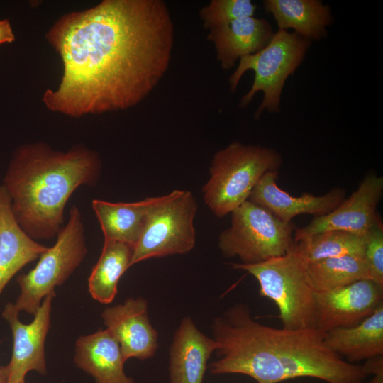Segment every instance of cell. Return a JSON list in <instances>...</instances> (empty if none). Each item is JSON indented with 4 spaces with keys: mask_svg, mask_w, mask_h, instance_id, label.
<instances>
[{
    "mask_svg": "<svg viewBox=\"0 0 383 383\" xmlns=\"http://www.w3.org/2000/svg\"><path fill=\"white\" fill-rule=\"evenodd\" d=\"M87 252L84 227L79 208L70 210L67 223L57 235V240L40 256L36 266L17 277L20 294L13 304L19 313L35 315L41 301L62 284L77 269Z\"/></svg>",
    "mask_w": 383,
    "mask_h": 383,
    "instance_id": "obj_9",
    "label": "cell"
},
{
    "mask_svg": "<svg viewBox=\"0 0 383 383\" xmlns=\"http://www.w3.org/2000/svg\"><path fill=\"white\" fill-rule=\"evenodd\" d=\"M309 282L315 292L333 290L358 280L369 279L363 257L344 255L306 262Z\"/></svg>",
    "mask_w": 383,
    "mask_h": 383,
    "instance_id": "obj_23",
    "label": "cell"
},
{
    "mask_svg": "<svg viewBox=\"0 0 383 383\" xmlns=\"http://www.w3.org/2000/svg\"><path fill=\"white\" fill-rule=\"evenodd\" d=\"M262 5L278 30L292 29L311 41L326 38L334 22L330 7L320 0H264Z\"/></svg>",
    "mask_w": 383,
    "mask_h": 383,
    "instance_id": "obj_19",
    "label": "cell"
},
{
    "mask_svg": "<svg viewBox=\"0 0 383 383\" xmlns=\"http://www.w3.org/2000/svg\"><path fill=\"white\" fill-rule=\"evenodd\" d=\"M148 308L145 299L128 298L121 304L106 308L101 314L126 361L131 357L144 360L157 351L158 333L150 321Z\"/></svg>",
    "mask_w": 383,
    "mask_h": 383,
    "instance_id": "obj_13",
    "label": "cell"
},
{
    "mask_svg": "<svg viewBox=\"0 0 383 383\" xmlns=\"http://www.w3.org/2000/svg\"><path fill=\"white\" fill-rule=\"evenodd\" d=\"M324 342L353 364L383 356V303L360 323L326 332Z\"/></svg>",
    "mask_w": 383,
    "mask_h": 383,
    "instance_id": "obj_20",
    "label": "cell"
},
{
    "mask_svg": "<svg viewBox=\"0 0 383 383\" xmlns=\"http://www.w3.org/2000/svg\"><path fill=\"white\" fill-rule=\"evenodd\" d=\"M8 370L6 366H0V383H7Z\"/></svg>",
    "mask_w": 383,
    "mask_h": 383,
    "instance_id": "obj_28",
    "label": "cell"
},
{
    "mask_svg": "<svg viewBox=\"0 0 383 383\" xmlns=\"http://www.w3.org/2000/svg\"><path fill=\"white\" fill-rule=\"evenodd\" d=\"M133 246L121 242L104 240L101 255L88 279L89 292L93 299L109 304L118 292V283L130 267Z\"/></svg>",
    "mask_w": 383,
    "mask_h": 383,
    "instance_id": "obj_22",
    "label": "cell"
},
{
    "mask_svg": "<svg viewBox=\"0 0 383 383\" xmlns=\"http://www.w3.org/2000/svg\"><path fill=\"white\" fill-rule=\"evenodd\" d=\"M197 209V203L189 191L174 190L155 197L133 248L130 267L149 258L191 251L196 243L194 221Z\"/></svg>",
    "mask_w": 383,
    "mask_h": 383,
    "instance_id": "obj_7",
    "label": "cell"
},
{
    "mask_svg": "<svg viewBox=\"0 0 383 383\" xmlns=\"http://www.w3.org/2000/svg\"><path fill=\"white\" fill-rule=\"evenodd\" d=\"M211 331L218 356L209 365L213 374H242L257 383L298 377L363 383L368 376L363 365L347 362L327 347L325 331L265 326L242 303L215 317Z\"/></svg>",
    "mask_w": 383,
    "mask_h": 383,
    "instance_id": "obj_2",
    "label": "cell"
},
{
    "mask_svg": "<svg viewBox=\"0 0 383 383\" xmlns=\"http://www.w3.org/2000/svg\"><path fill=\"white\" fill-rule=\"evenodd\" d=\"M364 260L369 279L383 288V226L379 216L367 233Z\"/></svg>",
    "mask_w": 383,
    "mask_h": 383,
    "instance_id": "obj_26",
    "label": "cell"
},
{
    "mask_svg": "<svg viewBox=\"0 0 383 383\" xmlns=\"http://www.w3.org/2000/svg\"><path fill=\"white\" fill-rule=\"evenodd\" d=\"M274 33L265 18L248 16L210 30L207 39L213 44L221 67L229 70L241 57L264 48Z\"/></svg>",
    "mask_w": 383,
    "mask_h": 383,
    "instance_id": "obj_16",
    "label": "cell"
},
{
    "mask_svg": "<svg viewBox=\"0 0 383 383\" xmlns=\"http://www.w3.org/2000/svg\"><path fill=\"white\" fill-rule=\"evenodd\" d=\"M15 40V35L9 19L0 20V45L11 43Z\"/></svg>",
    "mask_w": 383,
    "mask_h": 383,
    "instance_id": "obj_27",
    "label": "cell"
},
{
    "mask_svg": "<svg viewBox=\"0 0 383 383\" xmlns=\"http://www.w3.org/2000/svg\"><path fill=\"white\" fill-rule=\"evenodd\" d=\"M278 171L265 173L252 189L248 200L265 208L280 220L289 223L302 214L320 216L336 209L345 199V192L334 188L320 196L305 193L296 196L277 184Z\"/></svg>",
    "mask_w": 383,
    "mask_h": 383,
    "instance_id": "obj_14",
    "label": "cell"
},
{
    "mask_svg": "<svg viewBox=\"0 0 383 383\" xmlns=\"http://www.w3.org/2000/svg\"><path fill=\"white\" fill-rule=\"evenodd\" d=\"M48 249L28 236L11 210V200L0 184V294L11 278Z\"/></svg>",
    "mask_w": 383,
    "mask_h": 383,
    "instance_id": "obj_17",
    "label": "cell"
},
{
    "mask_svg": "<svg viewBox=\"0 0 383 383\" xmlns=\"http://www.w3.org/2000/svg\"><path fill=\"white\" fill-rule=\"evenodd\" d=\"M155 201L148 197L137 202L113 203L101 199L91 202L104 240L133 246L142 232L148 212Z\"/></svg>",
    "mask_w": 383,
    "mask_h": 383,
    "instance_id": "obj_21",
    "label": "cell"
},
{
    "mask_svg": "<svg viewBox=\"0 0 383 383\" xmlns=\"http://www.w3.org/2000/svg\"><path fill=\"white\" fill-rule=\"evenodd\" d=\"M383 194V177L367 174L357 189L333 211L315 216L303 228L296 229L294 241L331 230L366 235L379 217L377 207Z\"/></svg>",
    "mask_w": 383,
    "mask_h": 383,
    "instance_id": "obj_10",
    "label": "cell"
},
{
    "mask_svg": "<svg viewBox=\"0 0 383 383\" xmlns=\"http://www.w3.org/2000/svg\"><path fill=\"white\" fill-rule=\"evenodd\" d=\"M45 38L63 74L43 101L79 118L130 109L151 94L169 68L174 26L162 0H104L64 14Z\"/></svg>",
    "mask_w": 383,
    "mask_h": 383,
    "instance_id": "obj_1",
    "label": "cell"
},
{
    "mask_svg": "<svg viewBox=\"0 0 383 383\" xmlns=\"http://www.w3.org/2000/svg\"><path fill=\"white\" fill-rule=\"evenodd\" d=\"M311 45V40L293 31L278 30L261 50L241 57L229 77L231 91H235L247 71H253L255 76L250 90L240 99V108H245L255 94L262 91L263 99L255 112V118H259L265 111L280 112L285 82L301 65Z\"/></svg>",
    "mask_w": 383,
    "mask_h": 383,
    "instance_id": "obj_6",
    "label": "cell"
},
{
    "mask_svg": "<svg viewBox=\"0 0 383 383\" xmlns=\"http://www.w3.org/2000/svg\"><path fill=\"white\" fill-rule=\"evenodd\" d=\"M231 265L235 270L246 271L257 280L260 296L276 304L282 328H316L315 291L308 278L306 262L295 243L279 257L256 264Z\"/></svg>",
    "mask_w": 383,
    "mask_h": 383,
    "instance_id": "obj_5",
    "label": "cell"
},
{
    "mask_svg": "<svg viewBox=\"0 0 383 383\" xmlns=\"http://www.w3.org/2000/svg\"><path fill=\"white\" fill-rule=\"evenodd\" d=\"M257 5L250 0H211L199 11L203 26L212 30L234 20L255 16Z\"/></svg>",
    "mask_w": 383,
    "mask_h": 383,
    "instance_id": "obj_25",
    "label": "cell"
},
{
    "mask_svg": "<svg viewBox=\"0 0 383 383\" xmlns=\"http://www.w3.org/2000/svg\"><path fill=\"white\" fill-rule=\"evenodd\" d=\"M369 383H383V371L373 374V377Z\"/></svg>",
    "mask_w": 383,
    "mask_h": 383,
    "instance_id": "obj_29",
    "label": "cell"
},
{
    "mask_svg": "<svg viewBox=\"0 0 383 383\" xmlns=\"http://www.w3.org/2000/svg\"><path fill=\"white\" fill-rule=\"evenodd\" d=\"M99 154L84 145L67 152L43 143L24 144L13 152L2 185L11 200L18 223L32 239L57 237L64 210L80 186H95L100 178Z\"/></svg>",
    "mask_w": 383,
    "mask_h": 383,
    "instance_id": "obj_3",
    "label": "cell"
},
{
    "mask_svg": "<svg viewBox=\"0 0 383 383\" xmlns=\"http://www.w3.org/2000/svg\"><path fill=\"white\" fill-rule=\"evenodd\" d=\"M366 235L331 230L313 235L294 243L306 262L344 255L364 257Z\"/></svg>",
    "mask_w": 383,
    "mask_h": 383,
    "instance_id": "obj_24",
    "label": "cell"
},
{
    "mask_svg": "<svg viewBox=\"0 0 383 383\" xmlns=\"http://www.w3.org/2000/svg\"><path fill=\"white\" fill-rule=\"evenodd\" d=\"M7 383H25V380H21L17 382H7Z\"/></svg>",
    "mask_w": 383,
    "mask_h": 383,
    "instance_id": "obj_30",
    "label": "cell"
},
{
    "mask_svg": "<svg viewBox=\"0 0 383 383\" xmlns=\"http://www.w3.org/2000/svg\"><path fill=\"white\" fill-rule=\"evenodd\" d=\"M74 362L96 383H135L123 370L120 345L109 330H99L77 340Z\"/></svg>",
    "mask_w": 383,
    "mask_h": 383,
    "instance_id": "obj_18",
    "label": "cell"
},
{
    "mask_svg": "<svg viewBox=\"0 0 383 383\" xmlns=\"http://www.w3.org/2000/svg\"><path fill=\"white\" fill-rule=\"evenodd\" d=\"M281 154L274 148L234 141L213 155L209 178L202 188L211 211L222 218L248 201L262 176L278 171Z\"/></svg>",
    "mask_w": 383,
    "mask_h": 383,
    "instance_id": "obj_4",
    "label": "cell"
},
{
    "mask_svg": "<svg viewBox=\"0 0 383 383\" xmlns=\"http://www.w3.org/2000/svg\"><path fill=\"white\" fill-rule=\"evenodd\" d=\"M231 214V226L218 241L225 257H238L242 264H256L284 255L294 243L292 222L280 220L249 200Z\"/></svg>",
    "mask_w": 383,
    "mask_h": 383,
    "instance_id": "obj_8",
    "label": "cell"
},
{
    "mask_svg": "<svg viewBox=\"0 0 383 383\" xmlns=\"http://www.w3.org/2000/svg\"><path fill=\"white\" fill-rule=\"evenodd\" d=\"M55 292L47 295L34 315L33 321L24 324L18 319L13 304L8 303L2 316L10 326L13 335V350L6 365L8 382L24 380L26 374L35 370L45 374V340L50 326L51 304Z\"/></svg>",
    "mask_w": 383,
    "mask_h": 383,
    "instance_id": "obj_11",
    "label": "cell"
},
{
    "mask_svg": "<svg viewBox=\"0 0 383 383\" xmlns=\"http://www.w3.org/2000/svg\"><path fill=\"white\" fill-rule=\"evenodd\" d=\"M216 345L189 316L184 317L169 349L170 383H203L208 360Z\"/></svg>",
    "mask_w": 383,
    "mask_h": 383,
    "instance_id": "obj_15",
    "label": "cell"
},
{
    "mask_svg": "<svg viewBox=\"0 0 383 383\" xmlns=\"http://www.w3.org/2000/svg\"><path fill=\"white\" fill-rule=\"evenodd\" d=\"M316 328L325 332L354 326L383 303V288L369 279L342 287L315 292Z\"/></svg>",
    "mask_w": 383,
    "mask_h": 383,
    "instance_id": "obj_12",
    "label": "cell"
}]
</instances>
